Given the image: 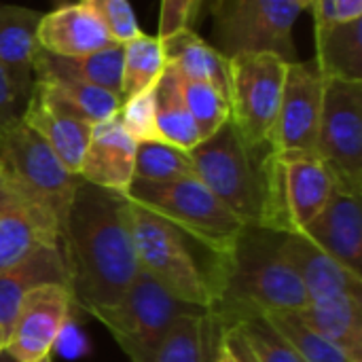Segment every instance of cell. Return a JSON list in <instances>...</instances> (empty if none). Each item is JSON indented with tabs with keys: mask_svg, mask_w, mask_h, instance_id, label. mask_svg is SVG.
Returning <instances> with one entry per match:
<instances>
[{
	"mask_svg": "<svg viewBox=\"0 0 362 362\" xmlns=\"http://www.w3.org/2000/svg\"><path fill=\"white\" fill-rule=\"evenodd\" d=\"M59 244L72 303L89 314L112 305L140 274L123 193L81 180Z\"/></svg>",
	"mask_w": 362,
	"mask_h": 362,
	"instance_id": "cell-1",
	"label": "cell"
},
{
	"mask_svg": "<svg viewBox=\"0 0 362 362\" xmlns=\"http://www.w3.org/2000/svg\"><path fill=\"white\" fill-rule=\"evenodd\" d=\"M212 325L223 333L250 316L274 312H299L308 295L297 272L280 250L278 231L246 225L235 244L214 257L212 274Z\"/></svg>",
	"mask_w": 362,
	"mask_h": 362,
	"instance_id": "cell-2",
	"label": "cell"
},
{
	"mask_svg": "<svg viewBox=\"0 0 362 362\" xmlns=\"http://www.w3.org/2000/svg\"><path fill=\"white\" fill-rule=\"evenodd\" d=\"M197 178L244 223L291 231L282 202V168L276 153L250 151L231 121L189 151Z\"/></svg>",
	"mask_w": 362,
	"mask_h": 362,
	"instance_id": "cell-3",
	"label": "cell"
},
{
	"mask_svg": "<svg viewBox=\"0 0 362 362\" xmlns=\"http://www.w3.org/2000/svg\"><path fill=\"white\" fill-rule=\"evenodd\" d=\"M123 195L165 218L182 235L193 238L214 257H223L246 227L199 178L172 182L134 178Z\"/></svg>",
	"mask_w": 362,
	"mask_h": 362,
	"instance_id": "cell-4",
	"label": "cell"
},
{
	"mask_svg": "<svg viewBox=\"0 0 362 362\" xmlns=\"http://www.w3.org/2000/svg\"><path fill=\"white\" fill-rule=\"evenodd\" d=\"M129 204V229L140 269L163 286L172 297L210 312L212 286L199 269L185 235L155 212Z\"/></svg>",
	"mask_w": 362,
	"mask_h": 362,
	"instance_id": "cell-5",
	"label": "cell"
},
{
	"mask_svg": "<svg viewBox=\"0 0 362 362\" xmlns=\"http://www.w3.org/2000/svg\"><path fill=\"white\" fill-rule=\"evenodd\" d=\"M0 163L4 176L53 223L62 227L81 176L72 174L49 144L21 119L0 129Z\"/></svg>",
	"mask_w": 362,
	"mask_h": 362,
	"instance_id": "cell-6",
	"label": "cell"
},
{
	"mask_svg": "<svg viewBox=\"0 0 362 362\" xmlns=\"http://www.w3.org/2000/svg\"><path fill=\"white\" fill-rule=\"evenodd\" d=\"M204 312L206 310L172 297L140 269L136 280L112 305L102 308L91 316H95L110 331L129 361L151 362L180 316Z\"/></svg>",
	"mask_w": 362,
	"mask_h": 362,
	"instance_id": "cell-7",
	"label": "cell"
},
{
	"mask_svg": "<svg viewBox=\"0 0 362 362\" xmlns=\"http://www.w3.org/2000/svg\"><path fill=\"white\" fill-rule=\"evenodd\" d=\"M227 59L229 121L250 151L269 155L288 62L274 53H240Z\"/></svg>",
	"mask_w": 362,
	"mask_h": 362,
	"instance_id": "cell-8",
	"label": "cell"
},
{
	"mask_svg": "<svg viewBox=\"0 0 362 362\" xmlns=\"http://www.w3.org/2000/svg\"><path fill=\"white\" fill-rule=\"evenodd\" d=\"M301 11L295 0H216V51L225 57L274 53L288 64L297 62L293 30Z\"/></svg>",
	"mask_w": 362,
	"mask_h": 362,
	"instance_id": "cell-9",
	"label": "cell"
},
{
	"mask_svg": "<svg viewBox=\"0 0 362 362\" xmlns=\"http://www.w3.org/2000/svg\"><path fill=\"white\" fill-rule=\"evenodd\" d=\"M316 155L339 187L362 195V83L325 78Z\"/></svg>",
	"mask_w": 362,
	"mask_h": 362,
	"instance_id": "cell-10",
	"label": "cell"
},
{
	"mask_svg": "<svg viewBox=\"0 0 362 362\" xmlns=\"http://www.w3.org/2000/svg\"><path fill=\"white\" fill-rule=\"evenodd\" d=\"M325 95V74L316 62L286 64L282 100L274 132V153L316 155L320 112Z\"/></svg>",
	"mask_w": 362,
	"mask_h": 362,
	"instance_id": "cell-11",
	"label": "cell"
},
{
	"mask_svg": "<svg viewBox=\"0 0 362 362\" xmlns=\"http://www.w3.org/2000/svg\"><path fill=\"white\" fill-rule=\"evenodd\" d=\"M72 308L70 288L64 284H42L19 305L6 335L4 350L19 362H38L53 352Z\"/></svg>",
	"mask_w": 362,
	"mask_h": 362,
	"instance_id": "cell-12",
	"label": "cell"
},
{
	"mask_svg": "<svg viewBox=\"0 0 362 362\" xmlns=\"http://www.w3.org/2000/svg\"><path fill=\"white\" fill-rule=\"evenodd\" d=\"M21 121L49 144L72 174L78 176L93 125L85 121L49 83L34 78Z\"/></svg>",
	"mask_w": 362,
	"mask_h": 362,
	"instance_id": "cell-13",
	"label": "cell"
},
{
	"mask_svg": "<svg viewBox=\"0 0 362 362\" xmlns=\"http://www.w3.org/2000/svg\"><path fill=\"white\" fill-rule=\"evenodd\" d=\"M55 244H59V227L0 170V272Z\"/></svg>",
	"mask_w": 362,
	"mask_h": 362,
	"instance_id": "cell-14",
	"label": "cell"
},
{
	"mask_svg": "<svg viewBox=\"0 0 362 362\" xmlns=\"http://www.w3.org/2000/svg\"><path fill=\"white\" fill-rule=\"evenodd\" d=\"M301 233L350 274L362 278L361 195L337 185L327 206Z\"/></svg>",
	"mask_w": 362,
	"mask_h": 362,
	"instance_id": "cell-15",
	"label": "cell"
},
{
	"mask_svg": "<svg viewBox=\"0 0 362 362\" xmlns=\"http://www.w3.org/2000/svg\"><path fill=\"white\" fill-rule=\"evenodd\" d=\"M138 142L123 129L117 117L93 125L89 144L85 148L78 176L81 180L125 193L134 180Z\"/></svg>",
	"mask_w": 362,
	"mask_h": 362,
	"instance_id": "cell-16",
	"label": "cell"
},
{
	"mask_svg": "<svg viewBox=\"0 0 362 362\" xmlns=\"http://www.w3.org/2000/svg\"><path fill=\"white\" fill-rule=\"evenodd\" d=\"M282 202L291 231H303L327 206L337 182L318 155L280 157Z\"/></svg>",
	"mask_w": 362,
	"mask_h": 362,
	"instance_id": "cell-17",
	"label": "cell"
},
{
	"mask_svg": "<svg viewBox=\"0 0 362 362\" xmlns=\"http://www.w3.org/2000/svg\"><path fill=\"white\" fill-rule=\"evenodd\" d=\"M280 250L297 272L308 301L333 295H362V278H356L301 231H278Z\"/></svg>",
	"mask_w": 362,
	"mask_h": 362,
	"instance_id": "cell-18",
	"label": "cell"
},
{
	"mask_svg": "<svg viewBox=\"0 0 362 362\" xmlns=\"http://www.w3.org/2000/svg\"><path fill=\"white\" fill-rule=\"evenodd\" d=\"M36 40L42 51L59 57L95 53L115 42L98 15L81 2H66L40 15Z\"/></svg>",
	"mask_w": 362,
	"mask_h": 362,
	"instance_id": "cell-19",
	"label": "cell"
},
{
	"mask_svg": "<svg viewBox=\"0 0 362 362\" xmlns=\"http://www.w3.org/2000/svg\"><path fill=\"white\" fill-rule=\"evenodd\" d=\"M42 284L68 286V269L62 252V244L42 246L0 272V329L11 331L21 301Z\"/></svg>",
	"mask_w": 362,
	"mask_h": 362,
	"instance_id": "cell-20",
	"label": "cell"
},
{
	"mask_svg": "<svg viewBox=\"0 0 362 362\" xmlns=\"http://www.w3.org/2000/svg\"><path fill=\"white\" fill-rule=\"evenodd\" d=\"M40 15L25 6L0 2V66L23 100H28L34 85V59L40 49L36 40Z\"/></svg>",
	"mask_w": 362,
	"mask_h": 362,
	"instance_id": "cell-21",
	"label": "cell"
},
{
	"mask_svg": "<svg viewBox=\"0 0 362 362\" xmlns=\"http://www.w3.org/2000/svg\"><path fill=\"white\" fill-rule=\"evenodd\" d=\"M34 78H72L98 85L123 98V45L110 42L95 53L76 57H59L38 49Z\"/></svg>",
	"mask_w": 362,
	"mask_h": 362,
	"instance_id": "cell-22",
	"label": "cell"
},
{
	"mask_svg": "<svg viewBox=\"0 0 362 362\" xmlns=\"http://www.w3.org/2000/svg\"><path fill=\"white\" fill-rule=\"evenodd\" d=\"M295 314L352 361L362 362V295H333L308 301Z\"/></svg>",
	"mask_w": 362,
	"mask_h": 362,
	"instance_id": "cell-23",
	"label": "cell"
},
{
	"mask_svg": "<svg viewBox=\"0 0 362 362\" xmlns=\"http://www.w3.org/2000/svg\"><path fill=\"white\" fill-rule=\"evenodd\" d=\"M168 68L182 78L204 81L229 95V59L191 28L163 40ZM229 100V98H227Z\"/></svg>",
	"mask_w": 362,
	"mask_h": 362,
	"instance_id": "cell-24",
	"label": "cell"
},
{
	"mask_svg": "<svg viewBox=\"0 0 362 362\" xmlns=\"http://www.w3.org/2000/svg\"><path fill=\"white\" fill-rule=\"evenodd\" d=\"M325 78L362 83V17L316 28V59Z\"/></svg>",
	"mask_w": 362,
	"mask_h": 362,
	"instance_id": "cell-25",
	"label": "cell"
},
{
	"mask_svg": "<svg viewBox=\"0 0 362 362\" xmlns=\"http://www.w3.org/2000/svg\"><path fill=\"white\" fill-rule=\"evenodd\" d=\"M155 121L161 142L182 151H191L202 142V134L182 104L176 76L170 68H165L155 89Z\"/></svg>",
	"mask_w": 362,
	"mask_h": 362,
	"instance_id": "cell-26",
	"label": "cell"
},
{
	"mask_svg": "<svg viewBox=\"0 0 362 362\" xmlns=\"http://www.w3.org/2000/svg\"><path fill=\"white\" fill-rule=\"evenodd\" d=\"M165 68L168 57L159 36L140 32L136 38L123 42V98L157 85Z\"/></svg>",
	"mask_w": 362,
	"mask_h": 362,
	"instance_id": "cell-27",
	"label": "cell"
},
{
	"mask_svg": "<svg viewBox=\"0 0 362 362\" xmlns=\"http://www.w3.org/2000/svg\"><path fill=\"white\" fill-rule=\"evenodd\" d=\"M134 178L146 182H172V180L197 178V174L189 151H182L161 140H153V142H138Z\"/></svg>",
	"mask_w": 362,
	"mask_h": 362,
	"instance_id": "cell-28",
	"label": "cell"
},
{
	"mask_svg": "<svg viewBox=\"0 0 362 362\" xmlns=\"http://www.w3.org/2000/svg\"><path fill=\"white\" fill-rule=\"evenodd\" d=\"M212 327L208 312L180 316L151 362H206Z\"/></svg>",
	"mask_w": 362,
	"mask_h": 362,
	"instance_id": "cell-29",
	"label": "cell"
},
{
	"mask_svg": "<svg viewBox=\"0 0 362 362\" xmlns=\"http://www.w3.org/2000/svg\"><path fill=\"white\" fill-rule=\"evenodd\" d=\"M265 318L303 362H354L327 337L310 329L295 312H274L265 314Z\"/></svg>",
	"mask_w": 362,
	"mask_h": 362,
	"instance_id": "cell-30",
	"label": "cell"
},
{
	"mask_svg": "<svg viewBox=\"0 0 362 362\" xmlns=\"http://www.w3.org/2000/svg\"><path fill=\"white\" fill-rule=\"evenodd\" d=\"M176 85L182 98V104L187 106L189 115L193 117L202 140L212 136L221 125L229 121V100L223 91H218L214 85L204 81H191L182 78L174 72Z\"/></svg>",
	"mask_w": 362,
	"mask_h": 362,
	"instance_id": "cell-31",
	"label": "cell"
},
{
	"mask_svg": "<svg viewBox=\"0 0 362 362\" xmlns=\"http://www.w3.org/2000/svg\"><path fill=\"white\" fill-rule=\"evenodd\" d=\"M38 81L49 83L91 125H98L117 117L119 106L123 102L121 95L108 89H102L98 85H91V83H81L72 78H38Z\"/></svg>",
	"mask_w": 362,
	"mask_h": 362,
	"instance_id": "cell-32",
	"label": "cell"
},
{
	"mask_svg": "<svg viewBox=\"0 0 362 362\" xmlns=\"http://www.w3.org/2000/svg\"><path fill=\"white\" fill-rule=\"evenodd\" d=\"M259 362H303L265 316H250L233 325Z\"/></svg>",
	"mask_w": 362,
	"mask_h": 362,
	"instance_id": "cell-33",
	"label": "cell"
},
{
	"mask_svg": "<svg viewBox=\"0 0 362 362\" xmlns=\"http://www.w3.org/2000/svg\"><path fill=\"white\" fill-rule=\"evenodd\" d=\"M155 89L157 85L138 91L129 98H123L117 121L136 142H153L159 140L157 121H155Z\"/></svg>",
	"mask_w": 362,
	"mask_h": 362,
	"instance_id": "cell-34",
	"label": "cell"
},
{
	"mask_svg": "<svg viewBox=\"0 0 362 362\" xmlns=\"http://www.w3.org/2000/svg\"><path fill=\"white\" fill-rule=\"evenodd\" d=\"M78 2L89 6L98 15L110 38L119 45L136 38L142 32L129 0H78Z\"/></svg>",
	"mask_w": 362,
	"mask_h": 362,
	"instance_id": "cell-35",
	"label": "cell"
},
{
	"mask_svg": "<svg viewBox=\"0 0 362 362\" xmlns=\"http://www.w3.org/2000/svg\"><path fill=\"white\" fill-rule=\"evenodd\" d=\"M202 0H161L159 6V23H157V36L161 40L191 28V19L197 13Z\"/></svg>",
	"mask_w": 362,
	"mask_h": 362,
	"instance_id": "cell-36",
	"label": "cell"
},
{
	"mask_svg": "<svg viewBox=\"0 0 362 362\" xmlns=\"http://www.w3.org/2000/svg\"><path fill=\"white\" fill-rule=\"evenodd\" d=\"M310 8L314 13L316 28L362 17V0H314Z\"/></svg>",
	"mask_w": 362,
	"mask_h": 362,
	"instance_id": "cell-37",
	"label": "cell"
},
{
	"mask_svg": "<svg viewBox=\"0 0 362 362\" xmlns=\"http://www.w3.org/2000/svg\"><path fill=\"white\" fill-rule=\"evenodd\" d=\"M23 106H25V100L19 95L13 81L8 78V74L0 66V129L19 121Z\"/></svg>",
	"mask_w": 362,
	"mask_h": 362,
	"instance_id": "cell-38",
	"label": "cell"
},
{
	"mask_svg": "<svg viewBox=\"0 0 362 362\" xmlns=\"http://www.w3.org/2000/svg\"><path fill=\"white\" fill-rule=\"evenodd\" d=\"M221 344L233 354V358L238 362H259L255 358V354L250 352L248 344L244 341V337L240 335V331L235 327H229L221 333Z\"/></svg>",
	"mask_w": 362,
	"mask_h": 362,
	"instance_id": "cell-39",
	"label": "cell"
},
{
	"mask_svg": "<svg viewBox=\"0 0 362 362\" xmlns=\"http://www.w3.org/2000/svg\"><path fill=\"white\" fill-rule=\"evenodd\" d=\"M210 362H238L233 358V354L223 346V344H218V348H216V354H214V358Z\"/></svg>",
	"mask_w": 362,
	"mask_h": 362,
	"instance_id": "cell-40",
	"label": "cell"
},
{
	"mask_svg": "<svg viewBox=\"0 0 362 362\" xmlns=\"http://www.w3.org/2000/svg\"><path fill=\"white\" fill-rule=\"evenodd\" d=\"M0 362H19V361H15L6 350H2V352H0Z\"/></svg>",
	"mask_w": 362,
	"mask_h": 362,
	"instance_id": "cell-41",
	"label": "cell"
},
{
	"mask_svg": "<svg viewBox=\"0 0 362 362\" xmlns=\"http://www.w3.org/2000/svg\"><path fill=\"white\" fill-rule=\"evenodd\" d=\"M4 346H6V331L0 329V352L4 350Z\"/></svg>",
	"mask_w": 362,
	"mask_h": 362,
	"instance_id": "cell-42",
	"label": "cell"
},
{
	"mask_svg": "<svg viewBox=\"0 0 362 362\" xmlns=\"http://www.w3.org/2000/svg\"><path fill=\"white\" fill-rule=\"evenodd\" d=\"M301 8H310L312 4H314V0H295Z\"/></svg>",
	"mask_w": 362,
	"mask_h": 362,
	"instance_id": "cell-43",
	"label": "cell"
},
{
	"mask_svg": "<svg viewBox=\"0 0 362 362\" xmlns=\"http://www.w3.org/2000/svg\"><path fill=\"white\" fill-rule=\"evenodd\" d=\"M51 2H53V4H55V6H62V4H66V2H68V0H51Z\"/></svg>",
	"mask_w": 362,
	"mask_h": 362,
	"instance_id": "cell-44",
	"label": "cell"
},
{
	"mask_svg": "<svg viewBox=\"0 0 362 362\" xmlns=\"http://www.w3.org/2000/svg\"><path fill=\"white\" fill-rule=\"evenodd\" d=\"M38 362H53V356H51V354H47L45 358H40V361H38Z\"/></svg>",
	"mask_w": 362,
	"mask_h": 362,
	"instance_id": "cell-45",
	"label": "cell"
},
{
	"mask_svg": "<svg viewBox=\"0 0 362 362\" xmlns=\"http://www.w3.org/2000/svg\"><path fill=\"white\" fill-rule=\"evenodd\" d=\"M0 170H2V163H0Z\"/></svg>",
	"mask_w": 362,
	"mask_h": 362,
	"instance_id": "cell-46",
	"label": "cell"
}]
</instances>
